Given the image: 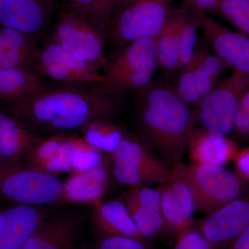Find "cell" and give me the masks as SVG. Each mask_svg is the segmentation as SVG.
Here are the masks:
<instances>
[{
	"mask_svg": "<svg viewBox=\"0 0 249 249\" xmlns=\"http://www.w3.org/2000/svg\"><path fill=\"white\" fill-rule=\"evenodd\" d=\"M123 99L98 85H53L6 108L36 133L65 134L81 129L97 119H111L120 110Z\"/></svg>",
	"mask_w": 249,
	"mask_h": 249,
	"instance_id": "6da1fadb",
	"label": "cell"
},
{
	"mask_svg": "<svg viewBox=\"0 0 249 249\" xmlns=\"http://www.w3.org/2000/svg\"><path fill=\"white\" fill-rule=\"evenodd\" d=\"M137 94L139 137L168 166L183 161L196 111L165 83L152 82Z\"/></svg>",
	"mask_w": 249,
	"mask_h": 249,
	"instance_id": "7a4b0ae2",
	"label": "cell"
},
{
	"mask_svg": "<svg viewBox=\"0 0 249 249\" xmlns=\"http://www.w3.org/2000/svg\"><path fill=\"white\" fill-rule=\"evenodd\" d=\"M155 39L132 41L121 47L103 68L99 85L108 93L124 98L138 93L153 82L158 68Z\"/></svg>",
	"mask_w": 249,
	"mask_h": 249,
	"instance_id": "3957f363",
	"label": "cell"
},
{
	"mask_svg": "<svg viewBox=\"0 0 249 249\" xmlns=\"http://www.w3.org/2000/svg\"><path fill=\"white\" fill-rule=\"evenodd\" d=\"M175 10L173 0H131L111 18L106 34L120 47L139 39H155Z\"/></svg>",
	"mask_w": 249,
	"mask_h": 249,
	"instance_id": "277c9868",
	"label": "cell"
},
{
	"mask_svg": "<svg viewBox=\"0 0 249 249\" xmlns=\"http://www.w3.org/2000/svg\"><path fill=\"white\" fill-rule=\"evenodd\" d=\"M249 88V76L233 71L196 106V122L211 133L228 136L234 131L236 116L244 94Z\"/></svg>",
	"mask_w": 249,
	"mask_h": 249,
	"instance_id": "5b68a950",
	"label": "cell"
},
{
	"mask_svg": "<svg viewBox=\"0 0 249 249\" xmlns=\"http://www.w3.org/2000/svg\"><path fill=\"white\" fill-rule=\"evenodd\" d=\"M111 155L114 178L130 188L159 185L169 171L170 167L139 136L127 133Z\"/></svg>",
	"mask_w": 249,
	"mask_h": 249,
	"instance_id": "8992f818",
	"label": "cell"
},
{
	"mask_svg": "<svg viewBox=\"0 0 249 249\" xmlns=\"http://www.w3.org/2000/svg\"><path fill=\"white\" fill-rule=\"evenodd\" d=\"M188 183L196 201V211L206 215L243 196L248 181L223 166L186 165Z\"/></svg>",
	"mask_w": 249,
	"mask_h": 249,
	"instance_id": "52a82bcc",
	"label": "cell"
},
{
	"mask_svg": "<svg viewBox=\"0 0 249 249\" xmlns=\"http://www.w3.org/2000/svg\"><path fill=\"white\" fill-rule=\"evenodd\" d=\"M105 34L83 16L62 6L51 39L76 58L101 70L107 62Z\"/></svg>",
	"mask_w": 249,
	"mask_h": 249,
	"instance_id": "ba28073f",
	"label": "cell"
},
{
	"mask_svg": "<svg viewBox=\"0 0 249 249\" xmlns=\"http://www.w3.org/2000/svg\"><path fill=\"white\" fill-rule=\"evenodd\" d=\"M35 72L58 85H100L103 79L97 67L76 58L51 38L37 49Z\"/></svg>",
	"mask_w": 249,
	"mask_h": 249,
	"instance_id": "9c48e42d",
	"label": "cell"
},
{
	"mask_svg": "<svg viewBox=\"0 0 249 249\" xmlns=\"http://www.w3.org/2000/svg\"><path fill=\"white\" fill-rule=\"evenodd\" d=\"M63 182L56 176L29 168L17 166L5 171L0 193L19 205L37 206L59 202Z\"/></svg>",
	"mask_w": 249,
	"mask_h": 249,
	"instance_id": "30bf717a",
	"label": "cell"
},
{
	"mask_svg": "<svg viewBox=\"0 0 249 249\" xmlns=\"http://www.w3.org/2000/svg\"><path fill=\"white\" fill-rule=\"evenodd\" d=\"M186 165L183 161L170 167L158 185L166 231L175 237L193 225L196 201L188 183Z\"/></svg>",
	"mask_w": 249,
	"mask_h": 249,
	"instance_id": "8fae6325",
	"label": "cell"
},
{
	"mask_svg": "<svg viewBox=\"0 0 249 249\" xmlns=\"http://www.w3.org/2000/svg\"><path fill=\"white\" fill-rule=\"evenodd\" d=\"M226 68L206 41H200L193 58L178 71L175 89L187 104L196 107L220 81Z\"/></svg>",
	"mask_w": 249,
	"mask_h": 249,
	"instance_id": "7c38bea8",
	"label": "cell"
},
{
	"mask_svg": "<svg viewBox=\"0 0 249 249\" xmlns=\"http://www.w3.org/2000/svg\"><path fill=\"white\" fill-rule=\"evenodd\" d=\"M249 225V194L237 198L192 225L214 246L228 247Z\"/></svg>",
	"mask_w": 249,
	"mask_h": 249,
	"instance_id": "4fadbf2b",
	"label": "cell"
},
{
	"mask_svg": "<svg viewBox=\"0 0 249 249\" xmlns=\"http://www.w3.org/2000/svg\"><path fill=\"white\" fill-rule=\"evenodd\" d=\"M204 40L227 67L249 76V36L224 27L209 16H200Z\"/></svg>",
	"mask_w": 249,
	"mask_h": 249,
	"instance_id": "5bb4252c",
	"label": "cell"
},
{
	"mask_svg": "<svg viewBox=\"0 0 249 249\" xmlns=\"http://www.w3.org/2000/svg\"><path fill=\"white\" fill-rule=\"evenodd\" d=\"M55 0H0V24L37 36L48 28Z\"/></svg>",
	"mask_w": 249,
	"mask_h": 249,
	"instance_id": "9a60e30c",
	"label": "cell"
},
{
	"mask_svg": "<svg viewBox=\"0 0 249 249\" xmlns=\"http://www.w3.org/2000/svg\"><path fill=\"white\" fill-rule=\"evenodd\" d=\"M122 201L142 238L146 242L166 231L160 191L150 186L131 188Z\"/></svg>",
	"mask_w": 249,
	"mask_h": 249,
	"instance_id": "2e32d148",
	"label": "cell"
},
{
	"mask_svg": "<svg viewBox=\"0 0 249 249\" xmlns=\"http://www.w3.org/2000/svg\"><path fill=\"white\" fill-rule=\"evenodd\" d=\"M40 137L8 108L0 109V168L19 166Z\"/></svg>",
	"mask_w": 249,
	"mask_h": 249,
	"instance_id": "e0dca14e",
	"label": "cell"
},
{
	"mask_svg": "<svg viewBox=\"0 0 249 249\" xmlns=\"http://www.w3.org/2000/svg\"><path fill=\"white\" fill-rule=\"evenodd\" d=\"M45 219L36 206L18 204L0 212V249H20Z\"/></svg>",
	"mask_w": 249,
	"mask_h": 249,
	"instance_id": "ac0fdd59",
	"label": "cell"
},
{
	"mask_svg": "<svg viewBox=\"0 0 249 249\" xmlns=\"http://www.w3.org/2000/svg\"><path fill=\"white\" fill-rule=\"evenodd\" d=\"M238 149L237 144L227 136L196 128L190 137L187 152L193 164L224 166L233 160Z\"/></svg>",
	"mask_w": 249,
	"mask_h": 249,
	"instance_id": "d6986e66",
	"label": "cell"
},
{
	"mask_svg": "<svg viewBox=\"0 0 249 249\" xmlns=\"http://www.w3.org/2000/svg\"><path fill=\"white\" fill-rule=\"evenodd\" d=\"M80 228L79 219L71 213L45 219L20 249H70Z\"/></svg>",
	"mask_w": 249,
	"mask_h": 249,
	"instance_id": "ffe728a7",
	"label": "cell"
},
{
	"mask_svg": "<svg viewBox=\"0 0 249 249\" xmlns=\"http://www.w3.org/2000/svg\"><path fill=\"white\" fill-rule=\"evenodd\" d=\"M37 49L34 36L11 28L0 29V67L35 72Z\"/></svg>",
	"mask_w": 249,
	"mask_h": 249,
	"instance_id": "44dd1931",
	"label": "cell"
},
{
	"mask_svg": "<svg viewBox=\"0 0 249 249\" xmlns=\"http://www.w3.org/2000/svg\"><path fill=\"white\" fill-rule=\"evenodd\" d=\"M107 183V172L102 165L72 173L63 182V191L59 202L95 204L101 201Z\"/></svg>",
	"mask_w": 249,
	"mask_h": 249,
	"instance_id": "7402d4cb",
	"label": "cell"
},
{
	"mask_svg": "<svg viewBox=\"0 0 249 249\" xmlns=\"http://www.w3.org/2000/svg\"><path fill=\"white\" fill-rule=\"evenodd\" d=\"M53 85L34 71L0 67V100L5 104L29 97Z\"/></svg>",
	"mask_w": 249,
	"mask_h": 249,
	"instance_id": "603a6c76",
	"label": "cell"
},
{
	"mask_svg": "<svg viewBox=\"0 0 249 249\" xmlns=\"http://www.w3.org/2000/svg\"><path fill=\"white\" fill-rule=\"evenodd\" d=\"M93 205L96 224L107 235L124 236L145 241L136 227L124 201H100Z\"/></svg>",
	"mask_w": 249,
	"mask_h": 249,
	"instance_id": "cb8c5ba5",
	"label": "cell"
},
{
	"mask_svg": "<svg viewBox=\"0 0 249 249\" xmlns=\"http://www.w3.org/2000/svg\"><path fill=\"white\" fill-rule=\"evenodd\" d=\"M180 19L181 9H176L155 38L158 66L168 76H178L179 71L178 31Z\"/></svg>",
	"mask_w": 249,
	"mask_h": 249,
	"instance_id": "d4e9b609",
	"label": "cell"
},
{
	"mask_svg": "<svg viewBox=\"0 0 249 249\" xmlns=\"http://www.w3.org/2000/svg\"><path fill=\"white\" fill-rule=\"evenodd\" d=\"M83 138L91 146L112 153L127 133L124 127L114 124L111 119H97L87 124L81 129Z\"/></svg>",
	"mask_w": 249,
	"mask_h": 249,
	"instance_id": "484cf974",
	"label": "cell"
},
{
	"mask_svg": "<svg viewBox=\"0 0 249 249\" xmlns=\"http://www.w3.org/2000/svg\"><path fill=\"white\" fill-rule=\"evenodd\" d=\"M62 7L71 10L86 18L105 34L114 12V0H55Z\"/></svg>",
	"mask_w": 249,
	"mask_h": 249,
	"instance_id": "4316f807",
	"label": "cell"
},
{
	"mask_svg": "<svg viewBox=\"0 0 249 249\" xmlns=\"http://www.w3.org/2000/svg\"><path fill=\"white\" fill-rule=\"evenodd\" d=\"M65 135L58 134L40 137L24 158L27 168L52 174L54 160L63 147Z\"/></svg>",
	"mask_w": 249,
	"mask_h": 249,
	"instance_id": "83f0119b",
	"label": "cell"
},
{
	"mask_svg": "<svg viewBox=\"0 0 249 249\" xmlns=\"http://www.w3.org/2000/svg\"><path fill=\"white\" fill-rule=\"evenodd\" d=\"M199 29L200 16L181 7V19L178 31L179 70L186 66L194 55L198 45L197 34Z\"/></svg>",
	"mask_w": 249,
	"mask_h": 249,
	"instance_id": "f1b7e54d",
	"label": "cell"
},
{
	"mask_svg": "<svg viewBox=\"0 0 249 249\" xmlns=\"http://www.w3.org/2000/svg\"><path fill=\"white\" fill-rule=\"evenodd\" d=\"M66 142L71 155L72 173L86 171L101 165V152L91 146L83 137L66 135Z\"/></svg>",
	"mask_w": 249,
	"mask_h": 249,
	"instance_id": "f546056e",
	"label": "cell"
},
{
	"mask_svg": "<svg viewBox=\"0 0 249 249\" xmlns=\"http://www.w3.org/2000/svg\"><path fill=\"white\" fill-rule=\"evenodd\" d=\"M220 17L249 36V0H220Z\"/></svg>",
	"mask_w": 249,
	"mask_h": 249,
	"instance_id": "4dcf8cb0",
	"label": "cell"
},
{
	"mask_svg": "<svg viewBox=\"0 0 249 249\" xmlns=\"http://www.w3.org/2000/svg\"><path fill=\"white\" fill-rule=\"evenodd\" d=\"M173 249H215L201 232L191 226L176 237Z\"/></svg>",
	"mask_w": 249,
	"mask_h": 249,
	"instance_id": "1f68e13d",
	"label": "cell"
},
{
	"mask_svg": "<svg viewBox=\"0 0 249 249\" xmlns=\"http://www.w3.org/2000/svg\"><path fill=\"white\" fill-rule=\"evenodd\" d=\"M146 243L134 237L107 235L100 240L96 249H147Z\"/></svg>",
	"mask_w": 249,
	"mask_h": 249,
	"instance_id": "d6a6232c",
	"label": "cell"
},
{
	"mask_svg": "<svg viewBox=\"0 0 249 249\" xmlns=\"http://www.w3.org/2000/svg\"><path fill=\"white\" fill-rule=\"evenodd\" d=\"M220 0H183L182 8L197 16H217L220 17Z\"/></svg>",
	"mask_w": 249,
	"mask_h": 249,
	"instance_id": "836d02e7",
	"label": "cell"
},
{
	"mask_svg": "<svg viewBox=\"0 0 249 249\" xmlns=\"http://www.w3.org/2000/svg\"><path fill=\"white\" fill-rule=\"evenodd\" d=\"M233 132L239 137L249 139V88L241 101Z\"/></svg>",
	"mask_w": 249,
	"mask_h": 249,
	"instance_id": "e575fe53",
	"label": "cell"
},
{
	"mask_svg": "<svg viewBox=\"0 0 249 249\" xmlns=\"http://www.w3.org/2000/svg\"><path fill=\"white\" fill-rule=\"evenodd\" d=\"M234 165H235L237 174L246 181H249V147L238 149L234 157Z\"/></svg>",
	"mask_w": 249,
	"mask_h": 249,
	"instance_id": "d590c367",
	"label": "cell"
},
{
	"mask_svg": "<svg viewBox=\"0 0 249 249\" xmlns=\"http://www.w3.org/2000/svg\"><path fill=\"white\" fill-rule=\"evenodd\" d=\"M227 249H249V225L228 246Z\"/></svg>",
	"mask_w": 249,
	"mask_h": 249,
	"instance_id": "8d00e7d4",
	"label": "cell"
},
{
	"mask_svg": "<svg viewBox=\"0 0 249 249\" xmlns=\"http://www.w3.org/2000/svg\"><path fill=\"white\" fill-rule=\"evenodd\" d=\"M131 0H114V12H113V16L120 11L124 6L128 4ZM112 16V17H113Z\"/></svg>",
	"mask_w": 249,
	"mask_h": 249,
	"instance_id": "74e56055",
	"label": "cell"
},
{
	"mask_svg": "<svg viewBox=\"0 0 249 249\" xmlns=\"http://www.w3.org/2000/svg\"><path fill=\"white\" fill-rule=\"evenodd\" d=\"M6 169H4V168H0V184H1V179H2L3 175L6 171Z\"/></svg>",
	"mask_w": 249,
	"mask_h": 249,
	"instance_id": "f35d334b",
	"label": "cell"
}]
</instances>
